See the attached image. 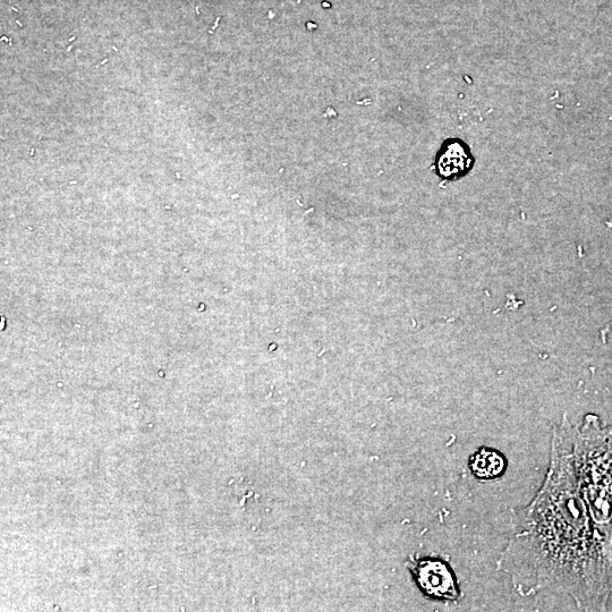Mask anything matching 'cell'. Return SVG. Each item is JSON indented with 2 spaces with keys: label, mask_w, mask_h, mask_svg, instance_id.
Here are the masks:
<instances>
[{
  "label": "cell",
  "mask_w": 612,
  "mask_h": 612,
  "mask_svg": "<svg viewBox=\"0 0 612 612\" xmlns=\"http://www.w3.org/2000/svg\"><path fill=\"white\" fill-rule=\"evenodd\" d=\"M573 455L578 487L595 530L612 552V425L586 415L575 428Z\"/></svg>",
  "instance_id": "obj_2"
},
{
  "label": "cell",
  "mask_w": 612,
  "mask_h": 612,
  "mask_svg": "<svg viewBox=\"0 0 612 612\" xmlns=\"http://www.w3.org/2000/svg\"><path fill=\"white\" fill-rule=\"evenodd\" d=\"M575 428L566 418L552 432L549 469L531 503L513 515V532L497 560L523 598L564 594L577 609L606 611L612 552L595 530L574 465Z\"/></svg>",
  "instance_id": "obj_1"
},
{
  "label": "cell",
  "mask_w": 612,
  "mask_h": 612,
  "mask_svg": "<svg viewBox=\"0 0 612 612\" xmlns=\"http://www.w3.org/2000/svg\"><path fill=\"white\" fill-rule=\"evenodd\" d=\"M506 457L496 449L482 447L471 456L470 470L480 481L497 480L507 470Z\"/></svg>",
  "instance_id": "obj_4"
},
{
  "label": "cell",
  "mask_w": 612,
  "mask_h": 612,
  "mask_svg": "<svg viewBox=\"0 0 612 612\" xmlns=\"http://www.w3.org/2000/svg\"><path fill=\"white\" fill-rule=\"evenodd\" d=\"M406 567L419 590L432 600L458 601L461 589L453 568L439 557L411 558Z\"/></svg>",
  "instance_id": "obj_3"
},
{
  "label": "cell",
  "mask_w": 612,
  "mask_h": 612,
  "mask_svg": "<svg viewBox=\"0 0 612 612\" xmlns=\"http://www.w3.org/2000/svg\"><path fill=\"white\" fill-rule=\"evenodd\" d=\"M470 160L461 144H450L442 151L438 160V170L441 176L455 177L462 174L469 167Z\"/></svg>",
  "instance_id": "obj_5"
}]
</instances>
